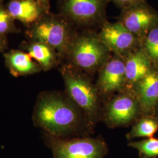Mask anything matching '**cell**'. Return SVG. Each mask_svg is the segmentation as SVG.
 <instances>
[{
  "instance_id": "obj_1",
  "label": "cell",
  "mask_w": 158,
  "mask_h": 158,
  "mask_svg": "<svg viewBox=\"0 0 158 158\" xmlns=\"http://www.w3.org/2000/svg\"><path fill=\"white\" fill-rule=\"evenodd\" d=\"M79 107L69 97L57 92H44L37 99L33 114L35 125L48 135L64 138L79 127Z\"/></svg>"
},
{
  "instance_id": "obj_2",
  "label": "cell",
  "mask_w": 158,
  "mask_h": 158,
  "mask_svg": "<svg viewBox=\"0 0 158 158\" xmlns=\"http://www.w3.org/2000/svg\"><path fill=\"white\" fill-rule=\"evenodd\" d=\"M78 32L77 28L61 14L48 12L28 27L26 35L29 41L50 46L62 59Z\"/></svg>"
},
{
  "instance_id": "obj_3",
  "label": "cell",
  "mask_w": 158,
  "mask_h": 158,
  "mask_svg": "<svg viewBox=\"0 0 158 158\" xmlns=\"http://www.w3.org/2000/svg\"><path fill=\"white\" fill-rule=\"evenodd\" d=\"M111 51L92 29L79 32L69 46L68 63L89 74L99 71L111 57Z\"/></svg>"
},
{
  "instance_id": "obj_4",
  "label": "cell",
  "mask_w": 158,
  "mask_h": 158,
  "mask_svg": "<svg viewBox=\"0 0 158 158\" xmlns=\"http://www.w3.org/2000/svg\"><path fill=\"white\" fill-rule=\"evenodd\" d=\"M60 70L68 97L82 110L88 123L94 124L100 112L96 87L83 71L69 63Z\"/></svg>"
},
{
  "instance_id": "obj_5",
  "label": "cell",
  "mask_w": 158,
  "mask_h": 158,
  "mask_svg": "<svg viewBox=\"0 0 158 158\" xmlns=\"http://www.w3.org/2000/svg\"><path fill=\"white\" fill-rule=\"evenodd\" d=\"M110 0H57L59 13L78 28H100L107 20L106 9Z\"/></svg>"
},
{
  "instance_id": "obj_6",
  "label": "cell",
  "mask_w": 158,
  "mask_h": 158,
  "mask_svg": "<svg viewBox=\"0 0 158 158\" xmlns=\"http://www.w3.org/2000/svg\"><path fill=\"white\" fill-rule=\"evenodd\" d=\"M48 136L53 158H104L108 152L106 142L99 138Z\"/></svg>"
},
{
  "instance_id": "obj_7",
  "label": "cell",
  "mask_w": 158,
  "mask_h": 158,
  "mask_svg": "<svg viewBox=\"0 0 158 158\" xmlns=\"http://www.w3.org/2000/svg\"><path fill=\"white\" fill-rule=\"evenodd\" d=\"M117 21L143 42L148 34L158 25V11L142 0L122 10Z\"/></svg>"
},
{
  "instance_id": "obj_8",
  "label": "cell",
  "mask_w": 158,
  "mask_h": 158,
  "mask_svg": "<svg viewBox=\"0 0 158 158\" xmlns=\"http://www.w3.org/2000/svg\"><path fill=\"white\" fill-rule=\"evenodd\" d=\"M98 34L110 51L124 59L143 45L141 40L118 21L112 23L107 21Z\"/></svg>"
},
{
  "instance_id": "obj_9",
  "label": "cell",
  "mask_w": 158,
  "mask_h": 158,
  "mask_svg": "<svg viewBox=\"0 0 158 158\" xmlns=\"http://www.w3.org/2000/svg\"><path fill=\"white\" fill-rule=\"evenodd\" d=\"M141 113L135 94H123L116 96L109 102L106 121L108 126L116 127L130 124Z\"/></svg>"
},
{
  "instance_id": "obj_10",
  "label": "cell",
  "mask_w": 158,
  "mask_h": 158,
  "mask_svg": "<svg viewBox=\"0 0 158 158\" xmlns=\"http://www.w3.org/2000/svg\"><path fill=\"white\" fill-rule=\"evenodd\" d=\"M133 88L142 114L155 117L158 103V64L153 63L149 72Z\"/></svg>"
},
{
  "instance_id": "obj_11",
  "label": "cell",
  "mask_w": 158,
  "mask_h": 158,
  "mask_svg": "<svg viewBox=\"0 0 158 158\" xmlns=\"http://www.w3.org/2000/svg\"><path fill=\"white\" fill-rule=\"evenodd\" d=\"M98 72L97 84L104 93L119 90L125 85V63L122 57L114 55Z\"/></svg>"
},
{
  "instance_id": "obj_12",
  "label": "cell",
  "mask_w": 158,
  "mask_h": 158,
  "mask_svg": "<svg viewBox=\"0 0 158 158\" xmlns=\"http://www.w3.org/2000/svg\"><path fill=\"white\" fill-rule=\"evenodd\" d=\"M6 8L15 20L28 27L50 12L35 0H11Z\"/></svg>"
},
{
  "instance_id": "obj_13",
  "label": "cell",
  "mask_w": 158,
  "mask_h": 158,
  "mask_svg": "<svg viewBox=\"0 0 158 158\" xmlns=\"http://www.w3.org/2000/svg\"><path fill=\"white\" fill-rule=\"evenodd\" d=\"M126 83L134 87L136 83L146 76L152 67L153 63L148 56L143 46L134 51L124 59Z\"/></svg>"
},
{
  "instance_id": "obj_14",
  "label": "cell",
  "mask_w": 158,
  "mask_h": 158,
  "mask_svg": "<svg viewBox=\"0 0 158 158\" xmlns=\"http://www.w3.org/2000/svg\"><path fill=\"white\" fill-rule=\"evenodd\" d=\"M6 66L15 77L37 73L42 70L40 64L32 60L26 52L11 50L4 54Z\"/></svg>"
},
{
  "instance_id": "obj_15",
  "label": "cell",
  "mask_w": 158,
  "mask_h": 158,
  "mask_svg": "<svg viewBox=\"0 0 158 158\" xmlns=\"http://www.w3.org/2000/svg\"><path fill=\"white\" fill-rule=\"evenodd\" d=\"M23 42L22 48L40 64L42 70L49 71L56 66L60 57L56 50L40 42Z\"/></svg>"
},
{
  "instance_id": "obj_16",
  "label": "cell",
  "mask_w": 158,
  "mask_h": 158,
  "mask_svg": "<svg viewBox=\"0 0 158 158\" xmlns=\"http://www.w3.org/2000/svg\"><path fill=\"white\" fill-rule=\"evenodd\" d=\"M158 130V121L154 116L144 115L133 126L128 134V139L147 137L152 138Z\"/></svg>"
},
{
  "instance_id": "obj_17",
  "label": "cell",
  "mask_w": 158,
  "mask_h": 158,
  "mask_svg": "<svg viewBox=\"0 0 158 158\" xmlns=\"http://www.w3.org/2000/svg\"><path fill=\"white\" fill-rule=\"evenodd\" d=\"M128 145L138 151L139 158L158 157V139L149 138L141 141L132 142Z\"/></svg>"
},
{
  "instance_id": "obj_18",
  "label": "cell",
  "mask_w": 158,
  "mask_h": 158,
  "mask_svg": "<svg viewBox=\"0 0 158 158\" xmlns=\"http://www.w3.org/2000/svg\"><path fill=\"white\" fill-rule=\"evenodd\" d=\"M142 46L152 62L158 64V25L148 34Z\"/></svg>"
},
{
  "instance_id": "obj_19",
  "label": "cell",
  "mask_w": 158,
  "mask_h": 158,
  "mask_svg": "<svg viewBox=\"0 0 158 158\" xmlns=\"http://www.w3.org/2000/svg\"><path fill=\"white\" fill-rule=\"evenodd\" d=\"M15 19L9 13L6 7L0 4V35L6 36V35L17 32L15 25Z\"/></svg>"
},
{
  "instance_id": "obj_20",
  "label": "cell",
  "mask_w": 158,
  "mask_h": 158,
  "mask_svg": "<svg viewBox=\"0 0 158 158\" xmlns=\"http://www.w3.org/2000/svg\"><path fill=\"white\" fill-rule=\"evenodd\" d=\"M142 0H110L114 5L119 8L121 10L127 8L129 6H133L136 3H138Z\"/></svg>"
},
{
  "instance_id": "obj_21",
  "label": "cell",
  "mask_w": 158,
  "mask_h": 158,
  "mask_svg": "<svg viewBox=\"0 0 158 158\" xmlns=\"http://www.w3.org/2000/svg\"><path fill=\"white\" fill-rule=\"evenodd\" d=\"M7 48V42L6 36L0 35V52H2L6 51Z\"/></svg>"
},
{
  "instance_id": "obj_22",
  "label": "cell",
  "mask_w": 158,
  "mask_h": 158,
  "mask_svg": "<svg viewBox=\"0 0 158 158\" xmlns=\"http://www.w3.org/2000/svg\"><path fill=\"white\" fill-rule=\"evenodd\" d=\"M38 1L40 4H41L48 11H50V3L49 0H35Z\"/></svg>"
},
{
  "instance_id": "obj_23",
  "label": "cell",
  "mask_w": 158,
  "mask_h": 158,
  "mask_svg": "<svg viewBox=\"0 0 158 158\" xmlns=\"http://www.w3.org/2000/svg\"><path fill=\"white\" fill-rule=\"evenodd\" d=\"M155 118L158 119V103L156 106V107L155 109Z\"/></svg>"
},
{
  "instance_id": "obj_24",
  "label": "cell",
  "mask_w": 158,
  "mask_h": 158,
  "mask_svg": "<svg viewBox=\"0 0 158 158\" xmlns=\"http://www.w3.org/2000/svg\"><path fill=\"white\" fill-rule=\"evenodd\" d=\"M2 0H0V4H1V2H2Z\"/></svg>"
}]
</instances>
